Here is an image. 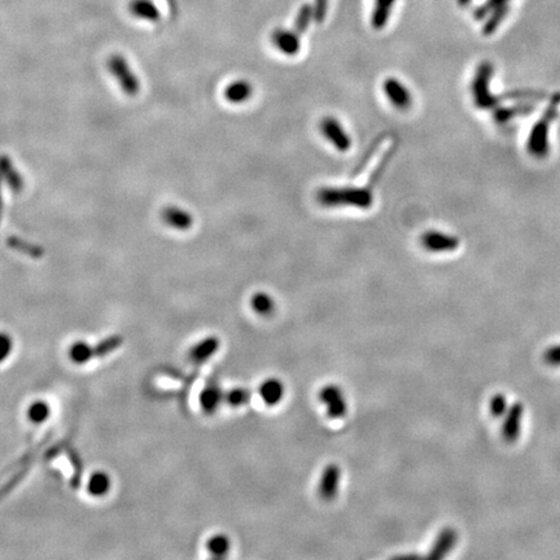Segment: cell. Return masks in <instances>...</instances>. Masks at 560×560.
Masks as SVG:
<instances>
[{
    "label": "cell",
    "instance_id": "7",
    "mask_svg": "<svg viewBox=\"0 0 560 560\" xmlns=\"http://www.w3.org/2000/svg\"><path fill=\"white\" fill-rule=\"evenodd\" d=\"M383 90L395 108L406 110L412 107V93L399 79L387 78L383 85Z\"/></svg>",
    "mask_w": 560,
    "mask_h": 560
},
{
    "label": "cell",
    "instance_id": "24",
    "mask_svg": "<svg viewBox=\"0 0 560 560\" xmlns=\"http://www.w3.org/2000/svg\"><path fill=\"white\" fill-rule=\"evenodd\" d=\"M122 337L121 336H113L108 340L101 342L100 345L95 350H91V357H98V356H104L108 354L110 350L116 349L121 344H122Z\"/></svg>",
    "mask_w": 560,
    "mask_h": 560
},
{
    "label": "cell",
    "instance_id": "30",
    "mask_svg": "<svg viewBox=\"0 0 560 560\" xmlns=\"http://www.w3.org/2000/svg\"><path fill=\"white\" fill-rule=\"evenodd\" d=\"M544 359L546 363L552 366L560 365V345L552 346L544 351Z\"/></svg>",
    "mask_w": 560,
    "mask_h": 560
},
{
    "label": "cell",
    "instance_id": "3",
    "mask_svg": "<svg viewBox=\"0 0 560 560\" xmlns=\"http://www.w3.org/2000/svg\"><path fill=\"white\" fill-rule=\"evenodd\" d=\"M108 68L112 73V76H115L118 81V83L121 86V88L124 90V93L129 96H135L136 93H139L140 82L139 78L136 77V74H134L130 65L126 62V59L116 54L112 56L109 59Z\"/></svg>",
    "mask_w": 560,
    "mask_h": 560
},
{
    "label": "cell",
    "instance_id": "2",
    "mask_svg": "<svg viewBox=\"0 0 560 560\" xmlns=\"http://www.w3.org/2000/svg\"><path fill=\"white\" fill-rule=\"evenodd\" d=\"M560 107V96L555 98L552 101V107L547 109L541 121L537 122L536 126L530 132L528 139V151L535 157H544L549 151V127L552 119L558 113Z\"/></svg>",
    "mask_w": 560,
    "mask_h": 560
},
{
    "label": "cell",
    "instance_id": "12",
    "mask_svg": "<svg viewBox=\"0 0 560 560\" xmlns=\"http://www.w3.org/2000/svg\"><path fill=\"white\" fill-rule=\"evenodd\" d=\"M163 221L179 231H187L194 225V217L189 211L180 209L178 206H168L161 213Z\"/></svg>",
    "mask_w": 560,
    "mask_h": 560
},
{
    "label": "cell",
    "instance_id": "14",
    "mask_svg": "<svg viewBox=\"0 0 560 560\" xmlns=\"http://www.w3.org/2000/svg\"><path fill=\"white\" fill-rule=\"evenodd\" d=\"M221 348V340L217 336H208L197 342L189 350V359L194 363H202L213 357Z\"/></svg>",
    "mask_w": 560,
    "mask_h": 560
},
{
    "label": "cell",
    "instance_id": "9",
    "mask_svg": "<svg viewBox=\"0 0 560 560\" xmlns=\"http://www.w3.org/2000/svg\"><path fill=\"white\" fill-rule=\"evenodd\" d=\"M491 69L489 65H482L474 81V98L476 105L480 108H490L494 105V96L489 93V81Z\"/></svg>",
    "mask_w": 560,
    "mask_h": 560
},
{
    "label": "cell",
    "instance_id": "19",
    "mask_svg": "<svg viewBox=\"0 0 560 560\" xmlns=\"http://www.w3.org/2000/svg\"><path fill=\"white\" fill-rule=\"evenodd\" d=\"M393 4H395V0H375L373 16H371L373 28L379 30L387 25Z\"/></svg>",
    "mask_w": 560,
    "mask_h": 560
},
{
    "label": "cell",
    "instance_id": "29",
    "mask_svg": "<svg viewBox=\"0 0 560 560\" xmlns=\"http://www.w3.org/2000/svg\"><path fill=\"white\" fill-rule=\"evenodd\" d=\"M327 8H328V0H315L314 1V18L317 23H323L327 15Z\"/></svg>",
    "mask_w": 560,
    "mask_h": 560
},
{
    "label": "cell",
    "instance_id": "22",
    "mask_svg": "<svg viewBox=\"0 0 560 560\" xmlns=\"http://www.w3.org/2000/svg\"><path fill=\"white\" fill-rule=\"evenodd\" d=\"M313 17H314V9L310 4H305L300 8L295 21V31L298 35H303V33L308 30Z\"/></svg>",
    "mask_w": 560,
    "mask_h": 560
},
{
    "label": "cell",
    "instance_id": "20",
    "mask_svg": "<svg viewBox=\"0 0 560 560\" xmlns=\"http://www.w3.org/2000/svg\"><path fill=\"white\" fill-rule=\"evenodd\" d=\"M230 547H231L230 538L225 535H221V533L210 537L206 542L208 552L213 558H225L230 552Z\"/></svg>",
    "mask_w": 560,
    "mask_h": 560
},
{
    "label": "cell",
    "instance_id": "15",
    "mask_svg": "<svg viewBox=\"0 0 560 560\" xmlns=\"http://www.w3.org/2000/svg\"><path fill=\"white\" fill-rule=\"evenodd\" d=\"M258 393L267 406H275L279 404L284 397V385L276 378H270L259 385Z\"/></svg>",
    "mask_w": 560,
    "mask_h": 560
},
{
    "label": "cell",
    "instance_id": "23",
    "mask_svg": "<svg viewBox=\"0 0 560 560\" xmlns=\"http://www.w3.org/2000/svg\"><path fill=\"white\" fill-rule=\"evenodd\" d=\"M250 397H252V393L248 389L233 388L227 395H225V399L230 406L240 407L243 404H248Z\"/></svg>",
    "mask_w": 560,
    "mask_h": 560
},
{
    "label": "cell",
    "instance_id": "13",
    "mask_svg": "<svg viewBox=\"0 0 560 560\" xmlns=\"http://www.w3.org/2000/svg\"><path fill=\"white\" fill-rule=\"evenodd\" d=\"M458 535L453 528H443L441 533L436 538L435 544H432L431 552L428 554L429 559H441L446 556L454 544H457Z\"/></svg>",
    "mask_w": 560,
    "mask_h": 560
},
{
    "label": "cell",
    "instance_id": "31",
    "mask_svg": "<svg viewBox=\"0 0 560 560\" xmlns=\"http://www.w3.org/2000/svg\"><path fill=\"white\" fill-rule=\"evenodd\" d=\"M9 349H11L9 340L4 336H0V361L7 356Z\"/></svg>",
    "mask_w": 560,
    "mask_h": 560
},
{
    "label": "cell",
    "instance_id": "28",
    "mask_svg": "<svg viewBox=\"0 0 560 560\" xmlns=\"http://www.w3.org/2000/svg\"><path fill=\"white\" fill-rule=\"evenodd\" d=\"M47 415H48V407L46 404H40V402L34 404L29 412V416L34 421H42L46 419Z\"/></svg>",
    "mask_w": 560,
    "mask_h": 560
},
{
    "label": "cell",
    "instance_id": "27",
    "mask_svg": "<svg viewBox=\"0 0 560 560\" xmlns=\"http://www.w3.org/2000/svg\"><path fill=\"white\" fill-rule=\"evenodd\" d=\"M70 356H71V359H74L78 363L85 362L88 358H91V349L87 348L86 345L77 344L70 351Z\"/></svg>",
    "mask_w": 560,
    "mask_h": 560
},
{
    "label": "cell",
    "instance_id": "6",
    "mask_svg": "<svg viewBox=\"0 0 560 560\" xmlns=\"http://www.w3.org/2000/svg\"><path fill=\"white\" fill-rule=\"evenodd\" d=\"M342 479V469L340 467L334 463H331L323 469L320 480H319L318 493L319 497L326 502L334 501L339 491Z\"/></svg>",
    "mask_w": 560,
    "mask_h": 560
},
{
    "label": "cell",
    "instance_id": "25",
    "mask_svg": "<svg viewBox=\"0 0 560 560\" xmlns=\"http://www.w3.org/2000/svg\"><path fill=\"white\" fill-rule=\"evenodd\" d=\"M507 412V401L505 396L498 393L490 401V412L494 418H501Z\"/></svg>",
    "mask_w": 560,
    "mask_h": 560
},
{
    "label": "cell",
    "instance_id": "8",
    "mask_svg": "<svg viewBox=\"0 0 560 560\" xmlns=\"http://www.w3.org/2000/svg\"><path fill=\"white\" fill-rule=\"evenodd\" d=\"M420 243L423 248L433 253L453 252L459 247L458 238H454L451 235L440 231H427L423 233L420 238Z\"/></svg>",
    "mask_w": 560,
    "mask_h": 560
},
{
    "label": "cell",
    "instance_id": "1",
    "mask_svg": "<svg viewBox=\"0 0 560 560\" xmlns=\"http://www.w3.org/2000/svg\"><path fill=\"white\" fill-rule=\"evenodd\" d=\"M317 202L327 206H356L359 209H368L373 204V194L363 187H327L317 192Z\"/></svg>",
    "mask_w": 560,
    "mask_h": 560
},
{
    "label": "cell",
    "instance_id": "5",
    "mask_svg": "<svg viewBox=\"0 0 560 560\" xmlns=\"http://www.w3.org/2000/svg\"><path fill=\"white\" fill-rule=\"evenodd\" d=\"M320 132L337 151L346 152L351 147L349 134L344 129L342 122L334 117H326L322 119Z\"/></svg>",
    "mask_w": 560,
    "mask_h": 560
},
{
    "label": "cell",
    "instance_id": "11",
    "mask_svg": "<svg viewBox=\"0 0 560 560\" xmlns=\"http://www.w3.org/2000/svg\"><path fill=\"white\" fill-rule=\"evenodd\" d=\"M272 43L279 49L281 54L287 56H296L300 52L301 43L300 35L295 30L279 29L272 34Z\"/></svg>",
    "mask_w": 560,
    "mask_h": 560
},
{
    "label": "cell",
    "instance_id": "4",
    "mask_svg": "<svg viewBox=\"0 0 560 560\" xmlns=\"http://www.w3.org/2000/svg\"><path fill=\"white\" fill-rule=\"evenodd\" d=\"M319 399L326 404L328 418L331 419H342L348 412L346 398L344 392L337 385H326L319 392Z\"/></svg>",
    "mask_w": 560,
    "mask_h": 560
},
{
    "label": "cell",
    "instance_id": "26",
    "mask_svg": "<svg viewBox=\"0 0 560 560\" xmlns=\"http://www.w3.org/2000/svg\"><path fill=\"white\" fill-rule=\"evenodd\" d=\"M108 489V479L105 474H95L90 482V491L93 494H101Z\"/></svg>",
    "mask_w": 560,
    "mask_h": 560
},
{
    "label": "cell",
    "instance_id": "17",
    "mask_svg": "<svg viewBox=\"0 0 560 560\" xmlns=\"http://www.w3.org/2000/svg\"><path fill=\"white\" fill-rule=\"evenodd\" d=\"M253 87L245 79H236L225 88V98L233 104H241L250 99Z\"/></svg>",
    "mask_w": 560,
    "mask_h": 560
},
{
    "label": "cell",
    "instance_id": "10",
    "mask_svg": "<svg viewBox=\"0 0 560 560\" xmlns=\"http://www.w3.org/2000/svg\"><path fill=\"white\" fill-rule=\"evenodd\" d=\"M523 414H524V407L520 402L513 404L506 414L505 423L502 427V435L507 443L516 441L520 435Z\"/></svg>",
    "mask_w": 560,
    "mask_h": 560
},
{
    "label": "cell",
    "instance_id": "21",
    "mask_svg": "<svg viewBox=\"0 0 560 560\" xmlns=\"http://www.w3.org/2000/svg\"><path fill=\"white\" fill-rule=\"evenodd\" d=\"M250 305H252L253 310L262 317H269L275 310L274 298L264 292H258L256 295H253L250 300Z\"/></svg>",
    "mask_w": 560,
    "mask_h": 560
},
{
    "label": "cell",
    "instance_id": "16",
    "mask_svg": "<svg viewBox=\"0 0 560 560\" xmlns=\"http://www.w3.org/2000/svg\"><path fill=\"white\" fill-rule=\"evenodd\" d=\"M225 398V395L222 389L219 388L217 384H209L202 389L200 393V406L202 410L206 414H214L219 409L222 399Z\"/></svg>",
    "mask_w": 560,
    "mask_h": 560
},
{
    "label": "cell",
    "instance_id": "18",
    "mask_svg": "<svg viewBox=\"0 0 560 560\" xmlns=\"http://www.w3.org/2000/svg\"><path fill=\"white\" fill-rule=\"evenodd\" d=\"M130 12L132 15L155 23L160 18V11L153 1L151 0H132L130 3Z\"/></svg>",
    "mask_w": 560,
    "mask_h": 560
}]
</instances>
